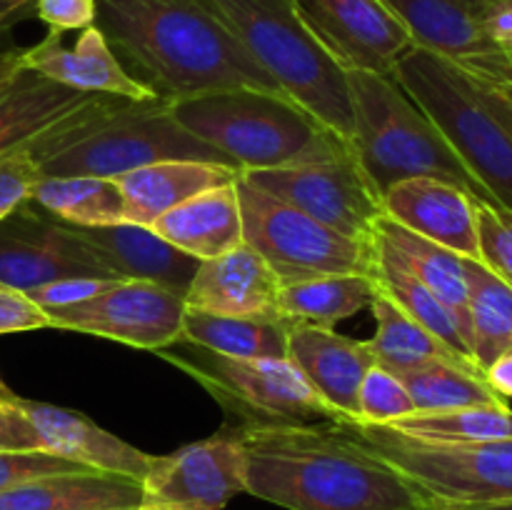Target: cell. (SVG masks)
I'll use <instances>...</instances> for the list:
<instances>
[{"instance_id": "277c9868", "label": "cell", "mask_w": 512, "mask_h": 510, "mask_svg": "<svg viewBox=\"0 0 512 510\" xmlns=\"http://www.w3.org/2000/svg\"><path fill=\"white\" fill-rule=\"evenodd\" d=\"M393 78L438 125L493 203L512 213V90L418 45L398 60Z\"/></svg>"}, {"instance_id": "d6986e66", "label": "cell", "mask_w": 512, "mask_h": 510, "mask_svg": "<svg viewBox=\"0 0 512 510\" xmlns=\"http://www.w3.org/2000/svg\"><path fill=\"white\" fill-rule=\"evenodd\" d=\"M288 358L335 410L340 423H360V385L375 365L368 340L348 338L335 328L293 323L288 330Z\"/></svg>"}, {"instance_id": "60d3db41", "label": "cell", "mask_w": 512, "mask_h": 510, "mask_svg": "<svg viewBox=\"0 0 512 510\" xmlns=\"http://www.w3.org/2000/svg\"><path fill=\"white\" fill-rule=\"evenodd\" d=\"M33 15L53 33L85 30L95 25L98 0H35Z\"/></svg>"}, {"instance_id": "7a4b0ae2", "label": "cell", "mask_w": 512, "mask_h": 510, "mask_svg": "<svg viewBox=\"0 0 512 510\" xmlns=\"http://www.w3.org/2000/svg\"><path fill=\"white\" fill-rule=\"evenodd\" d=\"M95 25L170 103L238 88L283 93L200 0H98Z\"/></svg>"}, {"instance_id": "74e56055", "label": "cell", "mask_w": 512, "mask_h": 510, "mask_svg": "<svg viewBox=\"0 0 512 510\" xmlns=\"http://www.w3.org/2000/svg\"><path fill=\"white\" fill-rule=\"evenodd\" d=\"M90 468L65 460L60 455L45 453V450H13V453H0V493L15 488L28 480L45 478V475L63 473H88Z\"/></svg>"}, {"instance_id": "ab89813d", "label": "cell", "mask_w": 512, "mask_h": 510, "mask_svg": "<svg viewBox=\"0 0 512 510\" xmlns=\"http://www.w3.org/2000/svg\"><path fill=\"white\" fill-rule=\"evenodd\" d=\"M118 283L113 278H60L53 283H45L40 288L30 290L28 295L35 305H40L43 310H55V308H68V305H78L83 300L95 298L98 293L108 290L110 285Z\"/></svg>"}, {"instance_id": "7bdbcfd3", "label": "cell", "mask_w": 512, "mask_h": 510, "mask_svg": "<svg viewBox=\"0 0 512 510\" xmlns=\"http://www.w3.org/2000/svg\"><path fill=\"white\" fill-rule=\"evenodd\" d=\"M13 450H43L33 425L8 398V388H0V453Z\"/></svg>"}, {"instance_id": "5b68a950", "label": "cell", "mask_w": 512, "mask_h": 510, "mask_svg": "<svg viewBox=\"0 0 512 510\" xmlns=\"http://www.w3.org/2000/svg\"><path fill=\"white\" fill-rule=\"evenodd\" d=\"M348 90L353 108L350 153L380 198L400 180L438 178L458 185L480 203L495 205L438 125L393 75L348 70Z\"/></svg>"}, {"instance_id": "f546056e", "label": "cell", "mask_w": 512, "mask_h": 510, "mask_svg": "<svg viewBox=\"0 0 512 510\" xmlns=\"http://www.w3.org/2000/svg\"><path fill=\"white\" fill-rule=\"evenodd\" d=\"M288 320L233 318L185 308L180 343L225 358H288Z\"/></svg>"}, {"instance_id": "681fc988", "label": "cell", "mask_w": 512, "mask_h": 510, "mask_svg": "<svg viewBox=\"0 0 512 510\" xmlns=\"http://www.w3.org/2000/svg\"><path fill=\"white\" fill-rule=\"evenodd\" d=\"M120 510H135V508H120Z\"/></svg>"}, {"instance_id": "4316f807", "label": "cell", "mask_w": 512, "mask_h": 510, "mask_svg": "<svg viewBox=\"0 0 512 510\" xmlns=\"http://www.w3.org/2000/svg\"><path fill=\"white\" fill-rule=\"evenodd\" d=\"M373 245L385 255L398 260L410 275L420 280L428 290H433L445 305L455 313L465 340L470 345L468 323V275H465V258L453 250L403 228L395 220L380 218L375 228Z\"/></svg>"}, {"instance_id": "d6a6232c", "label": "cell", "mask_w": 512, "mask_h": 510, "mask_svg": "<svg viewBox=\"0 0 512 510\" xmlns=\"http://www.w3.org/2000/svg\"><path fill=\"white\" fill-rule=\"evenodd\" d=\"M375 250L373 260V280L375 288L385 295L388 300H393L405 315L415 320V323L423 325L428 333H433L435 338L443 340L448 348H453L455 353L465 355V358L473 360L470 355V345L465 340L463 328H460L458 318H455L453 310L433 293V290L425 288L415 275H410L403 265L395 258L385 255L383 250ZM475 363V360H473Z\"/></svg>"}, {"instance_id": "83f0119b", "label": "cell", "mask_w": 512, "mask_h": 510, "mask_svg": "<svg viewBox=\"0 0 512 510\" xmlns=\"http://www.w3.org/2000/svg\"><path fill=\"white\" fill-rule=\"evenodd\" d=\"M375 315V335L368 340L373 358L380 368L390 370V373L400 375L418 365L433 363V360H443V363L460 365V368L470 370V373L483 375V370L465 355L455 353L453 348L435 338L433 333L415 323L410 315H405L393 300L385 298L378 290L373 305H370Z\"/></svg>"}, {"instance_id": "ffe728a7", "label": "cell", "mask_w": 512, "mask_h": 510, "mask_svg": "<svg viewBox=\"0 0 512 510\" xmlns=\"http://www.w3.org/2000/svg\"><path fill=\"white\" fill-rule=\"evenodd\" d=\"M280 280L248 243L203 260L185 293V308L233 318L285 320L280 315Z\"/></svg>"}, {"instance_id": "c3c4849f", "label": "cell", "mask_w": 512, "mask_h": 510, "mask_svg": "<svg viewBox=\"0 0 512 510\" xmlns=\"http://www.w3.org/2000/svg\"><path fill=\"white\" fill-rule=\"evenodd\" d=\"M135 510H183V508H163V505H138Z\"/></svg>"}, {"instance_id": "8992f818", "label": "cell", "mask_w": 512, "mask_h": 510, "mask_svg": "<svg viewBox=\"0 0 512 510\" xmlns=\"http://www.w3.org/2000/svg\"><path fill=\"white\" fill-rule=\"evenodd\" d=\"M285 98L318 118L343 140L353 135L348 70L325 50L300 18L295 0H200Z\"/></svg>"}, {"instance_id": "2e32d148", "label": "cell", "mask_w": 512, "mask_h": 510, "mask_svg": "<svg viewBox=\"0 0 512 510\" xmlns=\"http://www.w3.org/2000/svg\"><path fill=\"white\" fill-rule=\"evenodd\" d=\"M295 8L345 70L393 75L413 48L405 25L380 0H295Z\"/></svg>"}, {"instance_id": "52a82bcc", "label": "cell", "mask_w": 512, "mask_h": 510, "mask_svg": "<svg viewBox=\"0 0 512 510\" xmlns=\"http://www.w3.org/2000/svg\"><path fill=\"white\" fill-rule=\"evenodd\" d=\"M170 108L190 135L218 150L240 173L285 168L348 145L283 93L220 90L175 100Z\"/></svg>"}, {"instance_id": "484cf974", "label": "cell", "mask_w": 512, "mask_h": 510, "mask_svg": "<svg viewBox=\"0 0 512 510\" xmlns=\"http://www.w3.org/2000/svg\"><path fill=\"white\" fill-rule=\"evenodd\" d=\"M143 500L138 480L123 475L63 473L28 480L0 493V510H120Z\"/></svg>"}, {"instance_id": "1f68e13d", "label": "cell", "mask_w": 512, "mask_h": 510, "mask_svg": "<svg viewBox=\"0 0 512 510\" xmlns=\"http://www.w3.org/2000/svg\"><path fill=\"white\" fill-rule=\"evenodd\" d=\"M470 355L480 370L512 350V288L485 263L465 258Z\"/></svg>"}, {"instance_id": "8d00e7d4", "label": "cell", "mask_w": 512, "mask_h": 510, "mask_svg": "<svg viewBox=\"0 0 512 510\" xmlns=\"http://www.w3.org/2000/svg\"><path fill=\"white\" fill-rule=\"evenodd\" d=\"M478 208L480 263L488 265L505 285L512 288V213L490 203H475Z\"/></svg>"}, {"instance_id": "cb8c5ba5", "label": "cell", "mask_w": 512, "mask_h": 510, "mask_svg": "<svg viewBox=\"0 0 512 510\" xmlns=\"http://www.w3.org/2000/svg\"><path fill=\"white\" fill-rule=\"evenodd\" d=\"M238 175L240 170L233 165L210 163V160H160L118 175L115 180L123 188L125 198L123 223L150 228L168 210L178 208L180 203L205 190L235 183Z\"/></svg>"}, {"instance_id": "603a6c76", "label": "cell", "mask_w": 512, "mask_h": 510, "mask_svg": "<svg viewBox=\"0 0 512 510\" xmlns=\"http://www.w3.org/2000/svg\"><path fill=\"white\" fill-rule=\"evenodd\" d=\"M103 95L80 93L23 68L0 83V158L28 150L53 125Z\"/></svg>"}, {"instance_id": "8fae6325", "label": "cell", "mask_w": 512, "mask_h": 510, "mask_svg": "<svg viewBox=\"0 0 512 510\" xmlns=\"http://www.w3.org/2000/svg\"><path fill=\"white\" fill-rule=\"evenodd\" d=\"M418 48L512 90V0H380Z\"/></svg>"}, {"instance_id": "30bf717a", "label": "cell", "mask_w": 512, "mask_h": 510, "mask_svg": "<svg viewBox=\"0 0 512 510\" xmlns=\"http://www.w3.org/2000/svg\"><path fill=\"white\" fill-rule=\"evenodd\" d=\"M235 190L243 218V243L270 265L280 285L320 275L373 273V245L335 233L303 210L255 188L243 173L235 178Z\"/></svg>"}, {"instance_id": "f907efd6", "label": "cell", "mask_w": 512, "mask_h": 510, "mask_svg": "<svg viewBox=\"0 0 512 510\" xmlns=\"http://www.w3.org/2000/svg\"><path fill=\"white\" fill-rule=\"evenodd\" d=\"M0 388H3V383H0Z\"/></svg>"}, {"instance_id": "ac0fdd59", "label": "cell", "mask_w": 512, "mask_h": 510, "mask_svg": "<svg viewBox=\"0 0 512 510\" xmlns=\"http://www.w3.org/2000/svg\"><path fill=\"white\" fill-rule=\"evenodd\" d=\"M385 218L453 250L480 260L478 200L458 185L438 178H408L380 198Z\"/></svg>"}, {"instance_id": "816d5d0a", "label": "cell", "mask_w": 512, "mask_h": 510, "mask_svg": "<svg viewBox=\"0 0 512 510\" xmlns=\"http://www.w3.org/2000/svg\"><path fill=\"white\" fill-rule=\"evenodd\" d=\"M510 60H512V53H510Z\"/></svg>"}, {"instance_id": "f1b7e54d", "label": "cell", "mask_w": 512, "mask_h": 510, "mask_svg": "<svg viewBox=\"0 0 512 510\" xmlns=\"http://www.w3.org/2000/svg\"><path fill=\"white\" fill-rule=\"evenodd\" d=\"M378 288L373 275L345 273L298 280L280 288V315L288 323L335 328L373 305Z\"/></svg>"}, {"instance_id": "d4e9b609", "label": "cell", "mask_w": 512, "mask_h": 510, "mask_svg": "<svg viewBox=\"0 0 512 510\" xmlns=\"http://www.w3.org/2000/svg\"><path fill=\"white\" fill-rule=\"evenodd\" d=\"M150 228L195 260H210L243 243V218L235 183L205 190L160 215Z\"/></svg>"}, {"instance_id": "ba28073f", "label": "cell", "mask_w": 512, "mask_h": 510, "mask_svg": "<svg viewBox=\"0 0 512 510\" xmlns=\"http://www.w3.org/2000/svg\"><path fill=\"white\" fill-rule=\"evenodd\" d=\"M363 448L403 475L433 510L512 500V438L438 443L385 425L340 423Z\"/></svg>"}, {"instance_id": "7c38bea8", "label": "cell", "mask_w": 512, "mask_h": 510, "mask_svg": "<svg viewBox=\"0 0 512 510\" xmlns=\"http://www.w3.org/2000/svg\"><path fill=\"white\" fill-rule=\"evenodd\" d=\"M243 178L335 233L373 245L375 228L383 218V203L350 153V145L285 168L248 170Z\"/></svg>"}, {"instance_id": "5bb4252c", "label": "cell", "mask_w": 512, "mask_h": 510, "mask_svg": "<svg viewBox=\"0 0 512 510\" xmlns=\"http://www.w3.org/2000/svg\"><path fill=\"white\" fill-rule=\"evenodd\" d=\"M140 505L183 510H223L245 493V458L238 435L225 425L213 438L168 455H153L140 480Z\"/></svg>"}, {"instance_id": "44dd1931", "label": "cell", "mask_w": 512, "mask_h": 510, "mask_svg": "<svg viewBox=\"0 0 512 510\" xmlns=\"http://www.w3.org/2000/svg\"><path fill=\"white\" fill-rule=\"evenodd\" d=\"M23 65L80 93L125 100H155L158 95L125 70L98 25L80 30L75 48H65L63 33L48 30L40 43L23 50Z\"/></svg>"}, {"instance_id": "9a60e30c", "label": "cell", "mask_w": 512, "mask_h": 510, "mask_svg": "<svg viewBox=\"0 0 512 510\" xmlns=\"http://www.w3.org/2000/svg\"><path fill=\"white\" fill-rule=\"evenodd\" d=\"M115 278L73 230L30 203L0 225V285L30 293L60 278Z\"/></svg>"}, {"instance_id": "9c48e42d", "label": "cell", "mask_w": 512, "mask_h": 510, "mask_svg": "<svg viewBox=\"0 0 512 510\" xmlns=\"http://www.w3.org/2000/svg\"><path fill=\"white\" fill-rule=\"evenodd\" d=\"M173 368L198 380L230 425H310L340 423L290 358H225L210 350H158Z\"/></svg>"}, {"instance_id": "7402d4cb", "label": "cell", "mask_w": 512, "mask_h": 510, "mask_svg": "<svg viewBox=\"0 0 512 510\" xmlns=\"http://www.w3.org/2000/svg\"><path fill=\"white\" fill-rule=\"evenodd\" d=\"M68 228L118 280H148L185 298L200 265V260L185 255L145 225L115 223L98 228Z\"/></svg>"}, {"instance_id": "836d02e7", "label": "cell", "mask_w": 512, "mask_h": 510, "mask_svg": "<svg viewBox=\"0 0 512 510\" xmlns=\"http://www.w3.org/2000/svg\"><path fill=\"white\" fill-rule=\"evenodd\" d=\"M398 433L438 443H483L512 438V408L508 403L468 405L435 413H410L385 425Z\"/></svg>"}, {"instance_id": "4dcf8cb0", "label": "cell", "mask_w": 512, "mask_h": 510, "mask_svg": "<svg viewBox=\"0 0 512 510\" xmlns=\"http://www.w3.org/2000/svg\"><path fill=\"white\" fill-rule=\"evenodd\" d=\"M30 203L60 223L98 228L125 220L123 188L100 175H40Z\"/></svg>"}, {"instance_id": "f6af8a7d", "label": "cell", "mask_w": 512, "mask_h": 510, "mask_svg": "<svg viewBox=\"0 0 512 510\" xmlns=\"http://www.w3.org/2000/svg\"><path fill=\"white\" fill-rule=\"evenodd\" d=\"M35 0H0V35L13 30L25 18H33Z\"/></svg>"}, {"instance_id": "7dc6e473", "label": "cell", "mask_w": 512, "mask_h": 510, "mask_svg": "<svg viewBox=\"0 0 512 510\" xmlns=\"http://www.w3.org/2000/svg\"><path fill=\"white\" fill-rule=\"evenodd\" d=\"M458 510H512V500H503V503H490V505H470V508Z\"/></svg>"}, {"instance_id": "ee69618b", "label": "cell", "mask_w": 512, "mask_h": 510, "mask_svg": "<svg viewBox=\"0 0 512 510\" xmlns=\"http://www.w3.org/2000/svg\"><path fill=\"white\" fill-rule=\"evenodd\" d=\"M483 378L500 398H512V350H505L503 355L493 360L488 368L483 370Z\"/></svg>"}, {"instance_id": "d590c367", "label": "cell", "mask_w": 512, "mask_h": 510, "mask_svg": "<svg viewBox=\"0 0 512 510\" xmlns=\"http://www.w3.org/2000/svg\"><path fill=\"white\" fill-rule=\"evenodd\" d=\"M360 423L390 425L398 418L415 413V405L403 380L378 363L365 373L360 385Z\"/></svg>"}, {"instance_id": "b9f144b4", "label": "cell", "mask_w": 512, "mask_h": 510, "mask_svg": "<svg viewBox=\"0 0 512 510\" xmlns=\"http://www.w3.org/2000/svg\"><path fill=\"white\" fill-rule=\"evenodd\" d=\"M50 328V320L40 305L25 293L0 285V335Z\"/></svg>"}, {"instance_id": "3957f363", "label": "cell", "mask_w": 512, "mask_h": 510, "mask_svg": "<svg viewBox=\"0 0 512 510\" xmlns=\"http://www.w3.org/2000/svg\"><path fill=\"white\" fill-rule=\"evenodd\" d=\"M40 175L118 178L160 160H210L230 165L218 150L175 120L170 100H93L60 120L28 148ZM235 168V165H233Z\"/></svg>"}, {"instance_id": "6da1fadb", "label": "cell", "mask_w": 512, "mask_h": 510, "mask_svg": "<svg viewBox=\"0 0 512 510\" xmlns=\"http://www.w3.org/2000/svg\"><path fill=\"white\" fill-rule=\"evenodd\" d=\"M245 458V493L288 510H433L340 423L228 425Z\"/></svg>"}, {"instance_id": "f35d334b", "label": "cell", "mask_w": 512, "mask_h": 510, "mask_svg": "<svg viewBox=\"0 0 512 510\" xmlns=\"http://www.w3.org/2000/svg\"><path fill=\"white\" fill-rule=\"evenodd\" d=\"M40 168L28 150L0 158V225L33 198Z\"/></svg>"}, {"instance_id": "bcb514c9", "label": "cell", "mask_w": 512, "mask_h": 510, "mask_svg": "<svg viewBox=\"0 0 512 510\" xmlns=\"http://www.w3.org/2000/svg\"><path fill=\"white\" fill-rule=\"evenodd\" d=\"M23 68V50H0V83Z\"/></svg>"}, {"instance_id": "e575fe53", "label": "cell", "mask_w": 512, "mask_h": 510, "mask_svg": "<svg viewBox=\"0 0 512 510\" xmlns=\"http://www.w3.org/2000/svg\"><path fill=\"white\" fill-rule=\"evenodd\" d=\"M403 380L405 390H408L410 400L415 405V413H435V410H455L468 408V405H493V403H508L500 398L483 375L470 373V370L460 368V365L443 363V360H433V363L418 365L405 373L398 375Z\"/></svg>"}, {"instance_id": "e0dca14e", "label": "cell", "mask_w": 512, "mask_h": 510, "mask_svg": "<svg viewBox=\"0 0 512 510\" xmlns=\"http://www.w3.org/2000/svg\"><path fill=\"white\" fill-rule=\"evenodd\" d=\"M8 398L33 425L45 453L60 455L98 473L123 475L138 483L148 473L153 455L105 430L80 410L23 398L13 390H8Z\"/></svg>"}, {"instance_id": "4fadbf2b", "label": "cell", "mask_w": 512, "mask_h": 510, "mask_svg": "<svg viewBox=\"0 0 512 510\" xmlns=\"http://www.w3.org/2000/svg\"><path fill=\"white\" fill-rule=\"evenodd\" d=\"M45 315L50 328L158 353L183 340L185 298L148 280H118L95 298L45 310Z\"/></svg>"}]
</instances>
